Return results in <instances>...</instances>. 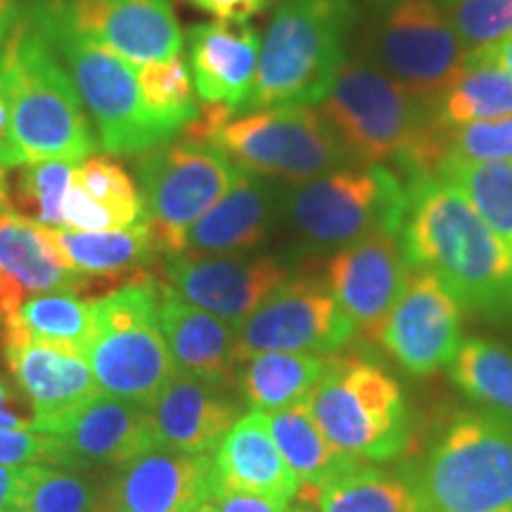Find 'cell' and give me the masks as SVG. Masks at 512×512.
<instances>
[{"mask_svg": "<svg viewBox=\"0 0 512 512\" xmlns=\"http://www.w3.org/2000/svg\"><path fill=\"white\" fill-rule=\"evenodd\" d=\"M408 273L411 268L396 245V235L375 230L337 249L328 264L325 285L358 335L377 342L406 287Z\"/></svg>", "mask_w": 512, "mask_h": 512, "instance_id": "e0dca14e", "label": "cell"}, {"mask_svg": "<svg viewBox=\"0 0 512 512\" xmlns=\"http://www.w3.org/2000/svg\"><path fill=\"white\" fill-rule=\"evenodd\" d=\"M214 491L211 453L150 448L119 465L102 489V512H195Z\"/></svg>", "mask_w": 512, "mask_h": 512, "instance_id": "ac0fdd59", "label": "cell"}, {"mask_svg": "<svg viewBox=\"0 0 512 512\" xmlns=\"http://www.w3.org/2000/svg\"><path fill=\"white\" fill-rule=\"evenodd\" d=\"M88 278L69 271L46 226L0 204V325L29 294L79 292Z\"/></svg>", "mask_w": 512, "mask_h": 512, "instance_id": "ffe728a7", "label": "cell"}, {"mask_svg": "<svg viewBox=\"0 0 512 512\" xmlns=\"http://www.w3.org/2000/svg\"><path fill=\"white\" fill-rule=\"evenodd\" d=\"M204 143L219 147L242 171L292 185L354 164L323 114L311 105H278L230 117Z\"/></svg>", "mask_w": 512, "mask_h": 512, "instance_id": "30bf717a", "label": "cell"}, {"mask_svg": "<svg viewBox=\"0 0 512 512\" xmlns=\"http://www.w3.org/2000/svg\"><path fill=\"white\" fill-rule=\"evenodd\" d=\"M0 512H27V510L19 508V505H10V508H5V510H0Z\"/></svg>", "mask_w": 512, "mask_h": 512, "instance_id": "816d5d0a", "label": "cell"}, {"mask_svg": "<svg viewBox=\"0 0 512 512\" xmlns=\"http://www.w3.org/2000/svg\"><path fill=\"white\" fill-rule=\"evenodd\" d=\"M0 93L10 107L3 171L41 162L76 164L98 147L72 76L24 12L0 43Z\"/></svg>", "mask_w": 512, "mask_h": 512, "instance_id": "7a4b0ae2", "label": "cell"}, {"mask_svg": "<svg viewBox=\"0 0 512 512\" xmlns=\"http://www.w3.org/2000/svg\"><path fill=\"white\" fill-rule=\"evenodd\" d=\"M318 105L354 164L394 162L411 181L446 162V128L430 107L366 60H344Z\"/></svg>", "mask_w": 512, "mask_h": 512, "instance_id": "3957f363", "label": "cell"}, {"mask_svg": "<svg viewBox=\"0 0 512 512\" xmlns=\"http://www.w3.org/2000/svg\"><path fill=\"white\" fill-rule=\"evenodd\" d=\"M354 335L323 280L292 278L240 325L238 358L242 363L268 351L332 356Z\"/></svg>", "mask_w": 512, "mask_h": 512, "instance_id": "4fadbf2b", "label": "cell"}, {"mask_svg": "<svg viewBox=\"0 0 512 512\" xmlns=\"http://www.w3.org/2000/svg\"><path fill=\"white\" fill-rule=\"evenodd\" d=\"M437 3L441 5V8H448V5H451V3H453V0H437Z\"/></svg>", "mask_w": 512, "mask_h": 512, "instance_id": "f5cc1de1", "label": "cell"}, {"mask_svg": "<svg viewBox=\"0 0 512 512\" xmlns=\"http://www.w3.org/2000/svg\"><path fill=\"white\" fill-rule=\"evenodd\" d=\"M197 10L207 12L226 24H247L266 8L268 0H188Z\"/></svg>", "mask_w": 512, "mask_h": 512, "instance_id": "7bdbcfd3", "label": "cell"}, {"mask_svg": "<svg viewBox=\"0 0 512 512\" xmlns=\"http://www.w3.org/2000/svg\"><path fill=\"white\" fill-rule=\"evenodd\" d=\"M448 17L470 53L512 36V0H453Z\"/></svg>", "mask_w": 512, "mask_h": 512, "instance_id": "f35d334b", "label": "cell"}, {"mask_svg": "<svg viewBox=\"0 0 512 512\" xmlns=\"http://www.w3.org/2000/svg\"><path fill=\"white\" fill-rule=\"evenodd\" d=\"M69 271L81 275H121L150 266L162 252L150 221L119 230H69L46 228Z\"/></svg>", "mask_w": 512, "mask_h": 512, "instance_id": "4316f807", "label": "cell"}, {"mask_svg": "<svg viewBox=\"0 0 512 512\" xmlns=\"http://www.w3.org/2000/svg\"><path fill=\"white\" fill-rule=\"evenodd\" d=\"M133 67L183 55V31L169 0H29Z\"/></svg>", "mask_w": 512, "mask_h": 512, "instance_id": "9a60e30c", "label": "cell"}, {"mask_svg": "<svg viewBox=\"0 0 512 512\" xmlns=\"http://www.w3.org/2000/svg\"><path fill=\"white\" fill-rule=\"evenodd\" d=\"M145 216L166 254H183L185 235L235 183L240 169L204 140H169L136 162Z\"/></svg>", "mask_w": 512, "mask_h": 512, "instance_id": "8fae6325", "label": "cell"}, {"mask_svg": "<svg viewBox=\"0 0 512 512\" xmlns=\"http://www.w3.org/2000/svg\"><path fill=\"white\" fill-rule=\"evenodd\" d=\"M292 278V268L278 256L171 254L164 264L166 287L235 330Z\"/></svg>", "mask_w": 512, "mask_h": 512, "instance_id": "5bb4252c", "label": "cell"}, {"mask_svg": "<svg viewBox=\"0 0 512 512\" xmlns=\"http://www.w3.org/2000/svg\"><path fill=\"white\" fill-rule=\"evenodd\" d=\"M268 430L273 434V441L278 444L280 453L292 467L294 475L299 477L304 491H313L332 477L344 475L363 465L361 460L347 456L344 451L332 444V441L320 432V427L306 411V406L285 408V411L264 413Z\"/></svg>", "mask_w": 512, "mask_h": 512, "instance_id": "83f0119b", "label": "cell"}, {"mask_svg": "<svg viewBox=\"0 0 512 512\" xmlns=\"http://www.w3.org/2000/svg\"><path fill=\"white\" fill-rule=\"evenodd\" d=\"M283 195L268 178L242 171L230 190L185 235V256H228L268 240L283 211Z\"/></svg>", "mask_w": 512, "mask_h": 512, "instance_id": "44dd1931", "label": "cell"}, {"mask_svg": "<svg viewBox=\"0 0 512 512\" xmlns=\"http://www.w3.org/2000/svg\"><path fill=\"white\" fill-rule=\"evenodd\" d=\"M48 434L60 439L81 465H126L155 448L150 406L110 394H95L55 422Z\"/></svg>", "mask_w": 512, "mask_h": 512, "instance_id": "7402d4cb", "label": "cell"}, {"mask_svg": "<svg viewBox=\"0 0 512 512\" xmlns=\"http://www.w3.org/2000/svg\"><path fill=\"white\" fill-rule=\"evenodd\" d=\"M0 427H5V430H31V420L22 418L12 408V396L3 382H0Z\"/></svg>", "mask_w": 512, "mask_h": 512, "instance_id": "bcb514c9", "label": "cell"}, {"mask_svg": "<svg viewBox=\"0 0 512 512\" xmlns=\"http://www.w3.org/2000/svg\"><path fill=\"white\" fill-rule=\"evenodd\" d=\"M10 318L36 342L79 351L81 356L95 330L91 302H83L74 292L34 294Z\"/></svg>", "mask_w": 512, "mask_h": 512, "instance_id": "1f68e13d", "label": "cell"}, {"mask_svg": "<svg viewBox=\"0 0 512 512\" xmlns=\"http://www.w3.org/2000/svg\"><path fill=\"white\" fill-rule=\"evenodd\" d=\"M446 159L512 162V117L446 128Z\"/></svg>", "mask_w": 512, "mask_h": 512, "instance_id": "ab89813d", "label": "cell"}, {"mask_svg": "<svg viewBox=\"0 0 512 512\" xmlns=\"http://www.w3.org/2000/svg\"><path fill=\"white\" fill-rule=\"evenodd\" d=\"M72 76L86 112L98 126V145L107 155H143L169 143L145 110L138 74L131 62L81 36L62 17L41 5L24 10Z\"/></svg>", "mask_w": 512, "mask_h": 512, "instance_id": "8992f818", "label": "cell"}, {"mask_svg": "<svg viewBox=\"0 0 512 512\" xmlns=\"http://www.w3.org/2000/svg\"><path fill=\"white\" fill-rule=\"evenodd\" d=\"M24 482V465H0V510L17 505Z\"/></svg>", "mask_w": 512, "mask_h": 512, "instance_id": "f6af8a7d", "label": "cell"}, {"mask_svg": "<svg viewBox=\"0 0 512 512\" xmlns=\"http://www.w3.org/2000/svg\"><path fill=\"white\" fill-rule=\"evenodd\" d=\"M136 74L147 114L166 138L174 140L200 114L188 62L183 55H176L169 60L140 64Z\"/></svg>", "mask_w": 512, "mask_h": 512, "instance_id": "d6a6232c", "label": "cell"}, {"mask_svg": "<svg viewBox=\"0 0 512 512\" xmlns=\"http://www.w3.org/2000/svg\"><path fill=\"white\" fill-rule=\"evenodd\" d=\"M8 138H10V107L5 95L0 93V157H3L5 147H8Z\"/></svg>", "mask_w": 512, "mask_h": 512, "instance_id": "c3c4849f", "label": "cell"}, {"mask_svg": "<svg viewBox=\"0 0 512 512\" xmlns=\"http://www.w3.org/2000/svg\"><path fill=\"white\" fill-rule=\"evenodd\" d=\"M422 512H512V418L458 413L415 472Z\"/></svg>", "mask_w": 512, "mask_h": 512, "instance_id": "5b68a950", "label": "cell"}, {"mask_svg": "<svg viewBox=\"0 0 512 512\" xmlns=\"http://www.w3.org/2000/svg\"><path fill=\"white\" fill-rule=\"evenodd\" d=\"M74 185L86 192L100 209L110 211L121 228L143 223V195L128 176V171L110 157H88L74 166Z\"/></svg>", "mask_w": 512, "mask_h": 512, "instance_id": "8d00e7d4", "label": "cell"}, {"mask_svg": "<svg viewBox=\"0 0 512 512\" xmlns=\"http://www.w3.org/2000/svg\"><path fill=\"white\" fill-rule=\"evenodd\" d=\"M102 489L57 465H24L17 505L27 512H102Z\"/></svg>", "mask_w": 512, "mask_h": 512, "instance_id": "d590c367", "label": "cell"}, {"mask_svg": "<svg viewBox=\"0 0 512 512\" xmlns=\"http://www.w3.org/2000/svg\"><path fill=\"white\" fill-rule=\"evenodd\" d=\"M283 211L309 247L342 249L375 230L401 235L408 183L384 164H349L294 185Z\"/></svg>", "mask_w": 512, "mask_h": 512, "instance_id": "9c48e42d", "label": "cell"}, {"mask_svg": "<svg viewBox=\"0 0 512 512\" xmlns=\"http://www.w3.org/2000/svg\"><path fill=\"white\" fill-rule=\"evenodd\" d=\"M95 330L86 347L100 394L152 406L176 373L159 330V285L138 278L91 302Z\"/></svg>", "mask_w": 512, "mask_h": 512, "instance_id": "ba28073f", "label": "cell"}, {"mask_svg": "<svg viewBox=\"0 0 512 512\" xmlns=\"http://www.w3.org/2000/svg\"><path fill=\"white\" fill-rule=\"evenodd\" d=\"M0 465L81 467L79 460L53 434L0 427Z\"/></svg>", "mask_w": 512, "mask_h": 512, "instance_id": "60d3db41", "label": "cell"}, {"mask_svg": "<svg viewBox=\"0 0 512 512\" xmlns=\"http://www.w3.org/2000/svg\"><path fill=\"white\" fill-rule=\"evenodd\" d=\"M209 503L214 505L216 512H285L290 508V501H283V498L233 489H214Z\"/></svg>", "mask_w": 512, "mask_h": 512, "instance_id": "b9f144b4", "label": "cell"}, {"mask_svg": "<svg viewBox=\"0 0 512 512\" xmlns=\"http://www.w3.org/2000/svg\"><path fill=\"white\" fill-rule=\"evenodd\" d=\"M195 512H216V508H214V505H211V503H204L202 508H197Z\"/></svg>", "mask_w": 512, "mask_h": 512, "instance_id": "f907efd6", "label": "cell"}, {"mask_svg": "<svg viewBox=\"0 0 512 512\" xmlns=\"http://www.w3.org/2000/svg\"><path fill=\"white\" fill-rule=\"evenodd\" d=\"M434 119L444 128H458L472 121L512 117V76L489 64H467L432 107Z\"/></svg>", "mask_w": 512, "mask_h": 512, "instance_id": "4dcf8cb0", "label": "cell"}, {"mask_svg": "<svg viewBox=\"0 0 512 512\" xmlns=\"http://www.w3.org/2000/svg\"><path fill=\"white\" fill-rule=\"evenodd\" d=\"M238 420L240 408L223 396V389L174 373L150 406L152 444L171 451L214 453Z\"/></svg>", "mask_w": 512, "mask_h": 512, "instance_id": "cb8c5ba5", "label": "cell"}, {"mask_svg": "<svg viewBox=\"0 0 512 512\" xmlns=\"http://www.w3.org/2000/svg\"><path fill=\"white\" fill-rule=\"evenodd\" d=\"M285 512H313V510L306 508V505H297V508H287Z\"/></svg>", "mask_w": 512, "mask_h": 512, "instance_id": "681fc988", "label": "cell"}, {"mask_svg": "<svg viewBox=\"0 0 512 512\" xmlns=\"http://www.w3.org/2000/svg\"><path fill=\"white\" fill-rule=\"evenodd\" d=\"M330 356L283 354L268 351L247 358L240 373V389L256 411H285L302 406L313 387L323 380Z\"/></svg>", "mask_w": 512, "mask_h": 512, "instance_id": "f1b7e54d", "label": "cell"}, {"mask_svg": "<svg viewBox=\"0 0 512 512\" xmlns=\"http://www.w3.org/2000/svg\"><path fill=\"white\" fill-rule=\"evenodd\" d=\"M309 496L318 512H422L413 484L366 465L332 477Z\"/></svg>", "mask_w": 512, "mask_h": 512, "instance_id": "f546056e", "label": "cell"}, {"mask_svg": "<svg viewBox=\"0 0 512 512\" xmlns=\"http://www.w3.org/2000/svg\"><path fill=\"white\" fill-rule=\"evenodd\" d=\"M401 240L408 268L437 275L463 311L512 313V249L453 183L439 176L408 181Z\"/></svg>", "mask_w": 512, "mask_h": 512, "instance_id": "6da1fadb", "label": "cell"}, {"mask_svg": "<svg viewBox=\"0 0 512 512\" xmlns=\"http://www.w3.org/2000/svg\"><path fill=\"white\" fill-rule=\"evenodd\" d=\"M448 373L460 392L512 418V351L489 339H463Z\"/></svg>", "mask_w": 512, "mask_h": 512, "instance_id": "836d02e7", "label": "cell"}, {"mask_svg": "<svg viewBox=\"0 0 512 512\" xmlns=\"http://www.w3.org/2000/svg\"><path fill=\"white\" fill-rule=\"evenodd\" d=\"M190 76L197 98L242 112L259 69L261 43L249 24H197L188 31Z\"/></svg>", "mask_w": 512, "mask_h": 512, "instance_id": "d4e9b609", "label": "cell"}, {"mask_svg": "<svg viewBox=\"0 0 512 512\" xmlns=\"http://www.w3.org/2000/svg\"><path fill=\"white\" fill-rule=\"evenodd\" d=\"M306 411L320 432L361 463H387L406 451L411 418L401 384L377 363L330 356Z\"/></svg>", "mask_w": 512, "mask_h": 512, "instance_id": "52a82bcc", "label": "cell"}, {"mask_svg": "<svg viewBox=\"0 0 512 512\" xmlns=\"http://www.w3.org/2000/svg\"><path fill=\"white\" fill-rule=\"evenodd\" d=\"M72 162L29 164L19 171L12 185L10 204L27 219L46 228H64L62 204L74 176Z\"/></svg>", "mask_w": 512, "mask_h": 512, "instance_id": "74e56055", "label": "cell"}, {"mask_svg": "<svg viewBox=\"0 0 512 512\" xmlns=\"http://www.w3.org/2000/svg\"><path fill=\"white\" fill-rule=\"evenodd\" d=\"M467 64H489V67L503 69V72H508L512 76V36L503 38V41L494 43V46L472 50V53L467 55Z\"/></svg>", "mask_w": 512, "mask_h": 512, "instance_id": "ee69618b", "label": "cell"}, {"mask_svg": "<svg viewBox=\"0 0 512 512\" xmlns=\"http://www.w3.org/2000/svg\"><path fill=\"white\" fill-rule=\"evenodd\" d=\"M437 176L456 185L498 238L512 249V162L446 159Z\"/></svg>", "mask_w": 512, "mask_h": 512, "instance_id": "e575fe53", "label": "cell"}, {"mask_svg": "<svg viewBox=\"0 0 512 512\" xmlns=\"http://www.w3.org/2000/svg\"><path fill=\"white\" fill-rule=\"evenodd\" d=\"M19 17H22V8L19 0H0V43L10 36V31L17 27Z\"/></svg>", "mask_w": 512, "mask_h": 512, "instance_id": "7dc6e473", "label": "cell"}, {"mask_svg": "<svg viewBox=\"0 0 512 512\" xmlns=\"http://www.w3.org/2000/svg\"><path fill=\"white\" fill-rule=\"evenodd\" d=\"M211 465L214 489L247 491L283 501H292L302 489L299 477L273 441L264 411L256 408L240 415V420L226 432L211 453Z\"/></svg>", "mask_w": 512, "mask_h": 512, "instance_id": "484cf974", "label": "cell"}, {"mask_svg": "<svg viewBox=\"0 0 512 512\" xmlns=\"http://www.w3.org/2000/svg\"><path fill=\"white\" fill-rule=\"evenodd\" d=\"M3 354L17 387L34 406L31 430L48 434L64 415L100 394L86 356L36 342L12 318L3 323Z\"/></svg>", "mask_w": 512, "mask_h": 512, "instance_id": "d6986e66", "label": "cell"}, {"mask_svg": "<svg viewBox=\"0 0 512 512\" xmlns=\"http://www.w3.org/2000/svg\"><path fill=\"white\" fill-rule=\"evenodd\" d=\"M373 43L382 72L430 110L460 79L470 55L437 0H396Z\"/></svg>", "mask_w": 512, "mask_h": 512, "instance_id": "7c38bea8", "label": "cell"}, {"mask_svg": "<svg viewBox=\"0 0 512 512\" xmlns=\"http://www.w3.org/2000/svg\"><path fill=\"white\" fill-rule=\"evenodd\" d=\"M354 22L351 0H280L242 110L318 105L344 64Z\"/></svg>", "mask_w": 512, "mask_h": 512, "instance_id": "277c9868", "label": "cell"}, {"mask_svg": "<svg viewBox=\"0 0 512 512\" xmlns=\"http://www.w3.org/2000/svg\"><path fill=\"white\" fill-rule=\"evenodd\" d=\"M159 330L176 373L226 389L238 375V330L159 285Z\"/></svg>", "mask_w": 512, "mask_h": 512, "instance_id": "603a6c76", "label": "cell"}, {"mask_svg": "<svg viewBox=\"0 0 512 512\" xmlns=\"http://www.w3.org/2000/svg\"><path fill=\"white\" fill-rule=\"evenodd\" d=\"M463 306L430 271L408 273L406 287L377 342L408 373L430 375L448 366L463 344Z\"/></svg>", "mask_w": 512, "mask_h": 512, "instance_id": "2e32d148", "label": "cell"}]
</instances>
